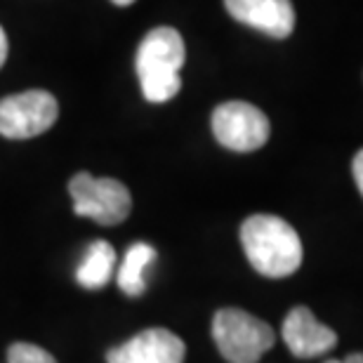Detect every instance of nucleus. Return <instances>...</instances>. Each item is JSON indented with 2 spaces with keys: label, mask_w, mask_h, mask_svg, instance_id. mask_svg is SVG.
Instances as JSON below:
<instances>
[{
  "label": "nucleus",
  "mask_w": 363,
  "mask_h": 363,
  "mask_svg": "<svg viewBox=\"0 0 363 363\" xmlns=\"http://www.w3.org/2000/svg\"><path fill=\"white\" fill-rule=\"evenodd\" d=\"M69 194L74 199V213L90 217L101 227H116L125 222L133 210V196L128 186L111 177H92L90 172H78L69 182Z\"/></svg>",
  "instance_id": "4"
},
{
  "label": "nucleus",
  "mask_w": 363,
  "mask_h": 363,
  "mask_svg": "<svg viewBox=\"0 0 363 363\" xmlns=\"http://www.w3.org/2000/svg\"><path fill=\"white\" fill-rule=\"evenodd\" d=\"M7 52H10V45H7V35L3 31V26H0V69H3V64L7 60Z\"/></svg>",
  "instance_id": "14"
},
{
  "label": "nucleus",
  "mask_w": 363,
  "mask_h": 363,
  "mask_svg": "<svg viewBox=\"0 0 363 363\" xmlns=\"http://www.w3.org/2000/svg\"><path fill=\"white\" fill-rule=\"evenodd\" d=\"M113 5H118V7H128V5H133L135 0H111Z\"/></svg>",
  "instance_id": "16"
},
{
  "label": "nucleus",
  "mask_w": 363,
  "mask_h": 363,
  "mask_svg": "<svg viewBox=\"0 0 363 363\" xmlns=\"http://www.w3.org/2000/svg\"><path fill=\"white\" fill-rule=\"evenodd\" d=\"M283 342L290 350V354L297 359H316L335 350L337 333L323 325L311 314V309L297 304L295 309L288 311L286 321L281 328Z\"/></svg>",
  "instance_id": "8"
},
{
  "label": "nucleus",
  "mask_w": 363,
  "mask_h": 363,
  "mask_svg": "<svg viewBox=\"0 0 363 363\" xmlns=\"http://www.w3.org/2000/svg\"><path fill=\"white\" fill-rule=\"evenodd\" d=\"M184 62L186 48L177 28L158 26L144 35L135 60L144 99L151 104H163L175 97L182 88L179 71Z\"/></svg>",
  "instance_id": "2"
},
{
  "label": "nucleus",
  "mask_w": 363,
  "mask_h": 363,
  "mask_svg": "<svg viewBox=\"0 0 363 363\" xmlns=\"http://www.w3.org/2000/svg\"><path fill=\"white\" fill-rule=\"evenodd\" d=\"M227 12L272 38H288L295 28V7L290 0H224Z\"/></svg>",
  "instance_id": "9"
},
{
  "label": "nucleus",
  "mask_w": 363,
  "mask_h": 363,
  "mask_svg": "<svg viewBox=\"0 0 363 363\" xmlns=\"http://www.w3.org/2000/svg\"><path fill=\"white\" fill-rule=\"evenodd\" d=\"M116 267V250L108 241H94L85 252L81 267L76 272V281L88 290L104 288L113 274Z\"/></svg>",
  "instance_id": "10"
},
{
  "label": "nucleus",
  "mask_w": 363,
  "mask_h": 363,
  "mask_svg": "<svg viewBox=\"0 0 363 363\" xmlns=\"http://www.w3.org/2000/svg\"><path fill=\"white\" fill-rule=\"evenodd\" d=\"M156 259V248L149 243H133L125 252L121 269H118V286L125 295L140 297L147 290V281H144V272Z\"/></svg>",
  "instance_id": "11"
},
{
  "label": "nucleus",
  "mask_w": 363,
  "mask_h": 363,
  "mask_svg": "<svg viewBox=\"0 0 363 363\" xmlns=\"http://www.w3.org/2000/svg\"><path fill=\"white\" fill-rule=\"evenodd\" d=\"M186 345L165 328H147L113 347L106 354L108 363H184Z\"/></svg>",
  "instance_id": "7"
},
{
  "label": "nucleus",
  "mask_w": 363,
  "mask_h": 363,
  "mask_svg": "<svg viewBox=\"0 0 363 363\" xmlns=\"http://www.w3.org/2000/svg\"><path fill=\"white\" fill-rule=\"evenodd\" d=\"M7 363H57V359L38 345L14 342L7 350Z\"/></svg>",
  "instance_id": "12"
},
{
  "label": "nucleus",
  "mask_w": 363,
  "mask_h": 363,
  "mask_svg": "<svg viewBox=\"0 0 363 363\" xmlns=\"http://www.w3.org/2000/svg\"><path fill=\"white\" fill-rule=\"evenodd\" d=\"M213 135L224 149L250 154L264 147L272 125L264 111L248 101H224L213 111Z\"/></svg>",
  "instance_id": "6"
},
{
  "label": "nucleus",
  "mask_w": 363,
  "mask_h": 363,
  "mask_svg": "<svg viewBox=\"0 0 363 363\" xmlns=\"http://www.w3.org/2000/svg\"><path fill=\"white\" fill-rule=\"evenodd\" d=\"M241 245L257 274L286 279L302 264L300 234L276 215H250L241 224Z\"/></svg>",
  "instance_id": "1"
},
{
  "label": "nucleus",
  "mask_w": 363,
  "mask_h": 363,
  "mask_svg": "<svg viewBox=\"0 0 363 363\" xmlns=\"http://www.w3.org/2000/svg\"><path fill=\"white\" fill-rule=\"evenodd\" d=\"M213 340L229 363H257L276 342L274 328L236 307H224L213 318Z\"/></svg>",
  "instance_id": "3"
},
{
  "label": "nucleus",
  "mask_w": 363,
  "mask_h": 363,
  "mask_svg": "<svg viewBox=\"0 0 363 363\" xmlns=\"http://www.w3.org/2000/svg\"><path fill=\"white\" fill-rule=\"evenodd\" d=\"M60 104L45 90H26L0 99V135L5 140H31L57 123Z\"/></svg>",
  "instance_id": "5"
},
{
  "label": "nucleus",
  "mask_w": 363,
  "mask_h": 363,
  "mask_svg": "<svg viewBox=\"0 0 363 363\" xmlns=\"http://www.w3.org/2000/svg\"><path fill=\"white\" fill-rule=\"evenodd\" d=\"M352 172H354V179H357L359 191L363 194V151H357V156H354Z\"/></svg>",
  "instance_id": "13"
},
{
  "label": "nucleus",
  "mask_w": 363,
  "mask_h": 363,
  "mask_svg": "<svg viewBox=\"0 0 363 363\" xmlns=\"http://www.w3.org/2000/svg\"><path fill=\"white\" fill-rule=\"evenodd\" d=\"M325 363H363V357L357 352V354H350L347 359H342V361H335V359H330V361H325Z\"/></svg>",
  "instance_id": "15"
}]
</instances>
